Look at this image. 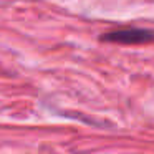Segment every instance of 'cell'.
I'll return each instance as SVG.
<instances>
[{
  "label": "cell",
  "mask_w": 154,
  "mask_h": 154,
  "mask_svg": "<svg viewBox=\"0 0 154 154\" xmlns=\"http://www.w3.org/2000/svg\"><path fill=\"white\" fill-rule=\"evenodd\" d=\"M152 40H154V32L134 27L108 32L101 37V42H109V43H119V45H141V43H149Z\"/></svg>",
  "instance_id": "6da1fadb"
}]
</instances>
